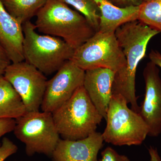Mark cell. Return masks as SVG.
<instances>
[{
  "instance_id": "obj_16",
  "label": "cell",
  "mask_w": 161,
  "mask_h": 161,
  "mask_svg": "<svg viewBox=\"0 0 161 161\" xmlns=\"http://www.w3.org/2000/svg\"><path fill=\"white\" fill-rule=\"evenodd\" d=\"M6 10L23 25L36 15L47 0H1Z\"/></svg>"
},
{
  "instance_id": "obj_26",
  "label": "cell",
  "mask_w": 161,
  "mask_h": 161,
  "mask_svg": "<svg viewBox=\"0 0 161 161\" xmlns=\"http://www.w3.org/2000/svg\"><path fill=\"white\" fill-rule=\"evenodd\" d=\"M142 2H149L150 1H153V0H141Z\"/></svg>"
},
{
  "instance_id": "obj_12",
  "label": "cell",
  "mask_w": 161,
  "mask_h": 161,
  "mask_svg": "<svg viewBox=\"0 0 161 161\" xmlns=\"http://www.w3.org/2000/svg\"><path fill=\"white\" fill-rule=\"evenodd\" d=\"M102 134L95 132L76 141L60 139L51 157L53 161H98L103 145Z\"/></svg>"
},
{
  "instance_id": "obj_11",
  "label": "cell",
  "mask_w": 161,
  "mask_h": 161,
  "mask_svg": "<svg viewBox=\"0 0 161 161\" xmlns=\"http://www.w3.org/2000/svg\"><path fill=\"white\" fill-rule=\"evenodd\" d=\"M115 72L98 68L85 71L83 86L98 112L106 119L112 98Z\"/></svg>"
},
{
  "instance_id": "obj_17",
  "label": "cell",
  "mask_w": 161,
  "mask_h": 161,
  "mask_svg": "<svg viewBox=\"0 0 161 161\" xmlns=\"http://www.w3.org/2000/svg\"><path fill=\"white\" fill-rule=\"evenodd\" d=\"M67 5L73 6L85 18L96 32L99 29L100 11L94 0H61Z\"/></svg>"
},
{
  "instance_id": "obj_18",
  "label": "cell",
  "mask_w": 161,
  "mask_h": 161,
  "mask_svg": "<svg viewBox=\"0 0 161 161\" xmlns=\"http://www.w3.org/2000/svg\"><path fill=\"white\" fill-rule=\"evenodd\" d=\"M138 20L161 32V0L143 2L140 6Z\"/></svg>"
},
{
  "instance_id": "obj_13",
  "label": "cell",
  "mask_w": 161,
  "mask_h": 161,
  "mask_svg": "<svg viewBox=\"0 0 161 161\" xmlns=\"http://www.w3.org/2000/svg\"><path fill=\"white\" fill-rule=\"evenodd\" d=\"M23 25L9 14L0 0V44L12 63L24 61Z\"/></svg>"
},
{
  "instance_id": "obj_10",
  "label": "cell",
  "mask_w": 161,
  "mask_h": 161,
  "mask_svg": "<svg viewBox=\"0 0 161 161\" xmlns=\"http://www.w3.org/2000/svg\"><path fill=\"white\" fill-rule=\"evenodd\" d=\"M159 69L151 61L144 68L145 94L138 113L149 128L148 136L161 134V79Z\"/></svg>"
},
{
  "instance_id": "obj_21",
  "label": "cell",
  "mask_w": 161,
  "mask_h": 161,
  "mask_svg": "<svg viewBox=\"0 0 161 161\" xmlns=\"http://www.w3.org/2000/svg\"><path fill=\"white\" fill-rule=\"evenodd\" d=\"M16 121L14 119H0V138L14 130ZM2 143H0V147Z\"/></svg>"
},
{
  "instance_id": "obj_1",
  "label": "cell",
  "mask_w": 161,
  "mask_h": 161,
  "mask_svg": "<svg viewBox=\"0 0 161 161\" xmlns=\"http://www.w3.org/2000/svg\"><path fill=\"white\" fill-rule=\"evenodd\" d=\"M115 33L126 64L122 70L115 73L112 94L122 95L131 105V109L138 113L140 106L136 95V69L146 56L149 41L160 32L137 19L123 24Z\"/></svg>"
},
{
  "instance_id": "obj_9",
  "label": "cell",
  "mask_w": 161,
  "mask_h": 161,
  "mask_svg": "<svg viewBox=\"0 0 161 161\" xmlns=\"http://www.w3.org/2000/svg\"><path fill=\"white\" fill-rule=\"evenodd\" d=\"M85 71L68 60L47 84L41 106L43 112L53 113L83 86Z\"/></svg>"
},
{
  "instance_id": "obj_14",
  "label": "cell",
  "mask_w": 161,
  "mask_h": 161,
  "mask_svg": "<svg viewBox=\"0 0 161 161\" xmlns=\"http://www.w3.org/2000/svg\"><path fill=\"white\" fill-rule=\"evenodd\" d=\"M100 11L98 31L115 32L123 24L138 19L140 6L119 7L108 0H94Z\"/></svg>"
},
{
  "instance_id": "obj_24",
  "label": "cell",
  "mask_w": 161,
  "mask_h": 161,
  "mask_svg": "<svg viewBox=\"0 0 161 161\" xmlns=\"http://www.w3.org/2000/svg\"><path fill=\"white\" fill-rule=\"evenodd\" d=\"M150 61L161 68V54L158 51L152 50L149 54Z\"/></svg>"
},
{
  "instance_id": "obj_7",
  "label": "cell",
  "mask_w": 161,
  "mask_h": 161,
  "mask_svg": "<svg viewBox=\"0 0 161 161\" xmlns=\"http://www.w3.org/2000/svg\"><path fill=\"white\" fill-rule=\"evenodd\" d=\"M70 60L85 71L104 68L115 73L122 70L126 64L115 32L100 31L75 50Z\"/></svg>"
},
{
  "instance_id": "obj_2",
  "label": "cell",
  "mask_w": 161,
  "mask_h": 161,
  "mask_svg": "<svg viewBox=\"0 0 161 161\" xmlns=\"http://www.w3.org/2000/svg\"><path fill=\"white\" fill-rule=\"evenodd\" d=\"M36 16L38 31L60 38L75 50L96 32L82 14L61 0H47Z\"/></svg>"
},
{
  "instance_id": "obj_3",
  "label": "cell",
  "mask_w": 161,
  "mask_h": 161,
  "mask_svg": "<svg viewBox=\"0 0 161 161\" xmlns=\"http://www.w3.org/2000/svg\"><path fill=\"white\" fill-rule=\"evenodd\" d=\"M52 115L60 137L71 141L86 138L96 132L103 119L83 86Z\"/></svg>"
},
{
  "instance_id": "obj_20",
  "label": "cell",
  "mask_w": 161,
  "mask_h": 161,
  "mask_svg": "<svg viewBox=\"0 0 161 161\" xmlns=\"http://www.w3.org/2000/svg\"><path fill=\"white\" fill-rule=\"evenodd\" d=\"M98 161H130L125 155L120 154L110 147H107L101 152V158Z\"/></svg>"
},
{
  "instance_id": "obj_5",
  "label": "cell",
  "mask_w": 161,
  "mask_h": 161,
  "mask_svg": "<svg viewBox=\"0 0 161 161\" xmlns=\"http://www.w3.org/2000/svg\"><path fill=\"white\" fill-rule=\"evenodd\" d=\"M120 95H113L102 133L104 142L116 146H140L149 134L147 124L138 112L130 108Z\"/></svg>"
},
{
  "instance_id": "obj_23",
  "label": "cell",
  "mask_w": 161,
  "mask_h": 161,
  "mask_svg": "<svg viewBox=\"0 0 161 161\" xmlns=\"http://www.w3.org/2000/svg\"><path fill=\"white\" fill-rule=\"evenodd\" d=\"M115 6L120 7L139 6L143 3L141 0H108Z\"/></svg>"
},
{
  "instance_id": "obj_25",
  "label": "cell",
  "mask_w": 161,
  "mask_h": 161,
  "mask_svg": "<svg viewBox=\"0 0 161 161\" xmlns=\"http://www.w3.org/2000/svg\"><path fill=\"white\" fill-rule=\"evenodd\" d=\"M148 151L150 156V161H161L160 156L156 148L150 147L148 149Z\"/></svg>"
},
{
  "instance_id": "obj_4",
  "label": "cell",
  "mask_w": 161,
  "mask_h": 161,
  "mask_svg": "<svg viewBox=\"0 0 161 161\" xmlns=\"http://www.w3.org/2000/svg\"><path fill=\"white\" fill-rule=\"evenodd\" d=\"M24 61L45 75L58 71L68 60H70L75 50L60 38L40 35L35 24L30 21L23 24Z\"/></svg>"
},
{
  "instance_id": "obj_19",
  "label": "cell",
  "mask_w": 161,
  "mask_h": 161,
  "mask_svg": "<svg viewBox=\"0 0 161 161\" xmlns=\"http://www.w3.org/2000/svg\"><path fill=\"white\" fill-rule=\"evenodd\" d=\"M18 147L10 140L4 137L0 147V161H4L6 158L17 152Z\"/></svg>"
},
{
  "instance_id": "obj_22",
  "label": "cell",
  "mask_w": 161,
  "mask_h": 161,
  "mask_svg": "<svg viewBox=\"0 0 161 161\" xmlns=\"http://www.w3.org/2000/svg\"><path fill=\"white\" fill-rule=\"evenodd\" d=\"M11 63L6 50L0 44V76L4 75L6 69Z\"/></svg>"
},
{
  "instance_id": "obj_6",
  "label": "cell",
  "mask_w": 161,
  "mask_h": 161,
  "mask_svg": "<svg viewBox=\"0 0 161 161\" xmlns=\"http://www.w3.org/2000/svg\"><path fill=\"white\" fill-rule=\"evenodd\" d=\"M15 121L14 132L25 144L26 155L42 153L51 157L60 139L52 113L27 112Z\"/></svg>"
},
{
  "instance_id": "obj_8",
  "label": "cell",
  "mask_w": 161,
  "mask_h": 161,
  "mask_svg": "<svg viewBox=\"0 0 161 161\" xmlns=\"http://www.w3.org/2000/svg\"><path fill=\"white\" fill-rule=\"evenodd\" d=\"M3 76L22 99L26 112L40 111L46 90V76L25 61L11 63Z\"/></svg>"
},
{
  "instance_id": "obj_15",
  "label": "cell",
  "mask_w": 161,
  "mask_h": 161,
  "mask_svg": "<svg viewBox=\"0 0 161 161\" xmlns=\"http://www.w3.org/2000/svg\"><path fill=\"white\" fill-rule=\"evenodd\" d=\"M26 112L17 92L3 75L0 76V119H16Z\"/></svg>"
}]
</instances>
